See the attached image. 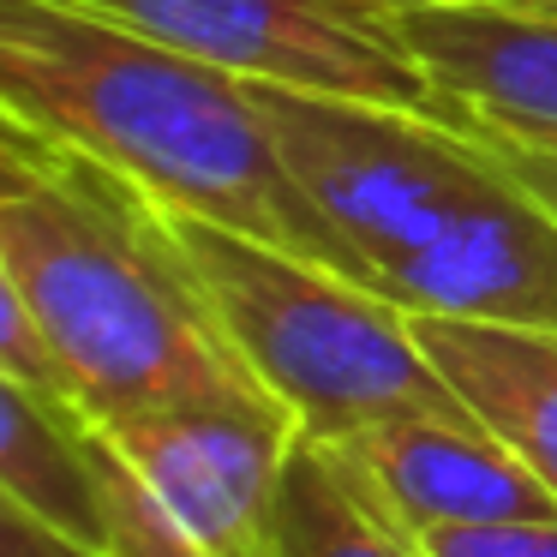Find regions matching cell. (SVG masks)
<instances>
[{
  "label": "cell",
  "instance_id": "cell-12",
  "mask_svg": "<svg viewBox=\"0 0 557 557\" xmlns=\"http://www.w3.org/2000/svg\"><path fill=\"white\" fill-rule=\"evenodd\" d=\"M264 557H425V540L384 504L342 444L294 437L270 504Z\"/></svg>",
  "mask_w": 557,
  "mask_h": 557
},
{
  "label": "cell",
  "instance_id": "cell-9",
  "mask_svg": "<svg viewBox=\"0 0 557 557\" xmlns=\"http://www.w3.org/2000/svg\"><path fill=\"white\" fill-rule=\"evenodd\" d=\"M366 480L384 492V504L413 533L461 528V521H516V516H557V497L540 473L516 456L497 432H485L473 413H413L348 437Z\"/></svg>",
  "mask_w": 557,
  "mask_h": 557
},
{
  "label": "cell",
  "instance_id": "cell-3",
  "mask_svg": "<svg viewBox=\"0 0 557 557\" xmlns=\"http://www.w3.org/2000/svg\"><path fill=\"white\" fill-rule=\"evenodd\" d=\"M162 216L222 336L258 389L294 413L300 437L348 444L413 413H468V401L420 348L413 318L366 282L193 210L162 205Z\"/></svg>",
  "mask_w": 557,
  "mask_h": 557
},
{
  "label": "cell",
  "instance_id": "cell-10",
  "mask_svg": "<svg viewBox=\"0 0 557 557\" xmlns=\"http://www.w3.org/2000/svg\"><path fill=\"white\" fill-rule=\"evenodd\" d=\"M413 336L473 420L504 437L557 497V330L413 318Z\"/></svg>",
  "mask_w": 557,
  "mask_h": 557
},
{
  "label": "cell",
  "instance_id": "cell-2",
  "mask_svg": "<svg viewBox=\"0 0 557 557\" xmlns=\"http://www.w3.org/2000/svg\"><path fill=\"white\" fill-rule=\"evenodd\" d=\"M0 114L121 169L157 205L342 270L348 252L288 174L252 85L73 0H0Z\"/></svg>",
  "mask_w": 557,
  "mask_h": 557
},
{
  "label": "cell",
  "instance_id": "cell-8",
  "mask_svg": "<svg viewBox=\"0 0 557 557\" xmlns=\"http://www.w3.org/2000/svg\"><path fill=\"white\" fill-rule=\"evenodd\" d=\"M384 18L461 114L557 133V13L521 0H384Z\"/></svg>",
  "mask_w": 557,
  "mask_h": 557
},
{
  "label": "cell",
  "instance_id": "cell-1",
  "mask_svg": "<svg viewBox=\"0 0 557 557\" xmlns=\"http://www.w3.org/2000/svg\"><path fill=\"white\" fill-rule=\"evenodd\" d=\"M0 288L30 306L97 425L258 389L157 198L18 114H0Z\"/></svg>",
  "mask_w": 557,
  "mask_h": 557
},
{
  "label": "cell",
  "instance_id": "cell-6",
  "mask_svg": "<svg viewBox=\"0 0 557 557\" xmlns=\"http://www.w3.org/2000/svg\"><path fill=\"white\" fill-rule=\"evenodd\" d=\"M102 432L205 557H264L270 504L300 437L288 408L252 389L145 408Z\"/></svg>",
  "mask_w": 557,
  "mask_h": 557
},
{
  "label": "cell",
  "instance_id": "cell-17",
  "mask_svg": "<svg viewBox=\"0 0 557 557\" xmlns=\"http://www.w3.org/2000/svg\"><path fill=\"white\" fill-rule=\"evenodd\" d=\"M521 7H540V13H557V0H521Z\"/></svg>",
  "mask_w": 557,
  "mask_h": 557
},
{
  "label": "cell",
  "instance_id": "cell-14",
  "mask_svg": "<svg viewBox=\"0 0 557 557\" xmlns=\"http://www.w3.org/2000/svg\"><path fill=\"white\" fill-rule=\"evenodd\" d=\"M461 133L473 138V145H485L497 162H504L509 174H516L521 186H528L540 205H552L557 210V150H545V145H533V138H521V133H509V126H492V121H480V114H468L461 121Z\"/></svg>",
  "mask_w": 557,
  "mask_h": 557
},
{
  "label": "cell",
  "instance_id": "cell-7",
  "mask_svg": "<svg viewBox=\"0 0 557 557\" xmlns=\"http://www.w3.org/2000/svg\"><path fill=\"white\" fill-rule=\"evenodd\" d=\"M377 294L408 318L557 330V210L497 162V181L473 193L413 258H401Z\"/></svg>",
  "mask_w": 557,
  "mask_h": 557
},
{
  "label": "cell",
  "instance_id": "cell-4",
  "mask_svg": "<svg viewBox=\"0 0 557 557\" xmlns=\"http://www.w3.org/2000/svg\"><path fill=\"white\" fill-rule=\"evenodd\" d=\"M270 121L288 174L348 252V276L384 288L473 193L497 181V162L461 126L354 97H318L246 78Z\"/></svg>",
  "mask_w": 557,
  "mask_h": 557
},
{
  "label": "cell",
  "instance_id": "cell-15",
  "mask_svg": "<svg viewBox=\"0 0 557 557\" xmlns=\"http://www.w3.org/2000/svg\"><path fill=\"white\" fill-rule=\"evenodd\" d=\"M0 557H90V552H78V545L61 540V533H49L30 516L7 509V516H0Z\"/></svg>",
  "mask_w": 557,
  "mask_h": 557
},
{
  "label": "cell",
  "instance_id": "cell-13",
  "mask_svg": "<svg viewBox=\"0 0 557 557\" xmlns=\"http://www.w3.org/2000/svg\"><path fill=\"white\" fill-rule=\"evenodd\" d=\"M420 540L425 557H557V516L461 521V528H432Z\"/></svg>",
  "mask_w": 557,
  "mask_h": 557
},
{
  "label": "cell",
  "instance_id": "cell-11",
  "mask_svg": "<svg viewBox=\"0 0 557 557\" xmlns=\"http://www.w3.org/2000/svg\"><path fill=\"white\" fill-rule=\"evenodd\" d=\"M0 492L7 509L61 533L90 557H109V497L97 468V425L66 401L0 377Z\"/></svg>",
  "mask_w": 557,
  "mask_h": 557
},
{
  "label": "cell",
  "instance_id": "cell-5",
  "mask_svg": "<svg viewBox=\"0 0 557 557\" xmlns=\"http://www.w3.org/2000/svg\"><path fill=\"white\" fill-rule=\"evenodd\" d=\"M150 42L318 97H354L461 126L468 114L432 85L389 30L384 0H73Z\"/></svg>",
  "mask_w": 557,
  "mask_h": 557
},
{
  "label": "cell",
  "instance_id": "cell-16",
  "mask_svg": "<svg viewBox=\"0 0 557 557\" xmlns=\"http://www.w3.org/2000/svg\"><path fill=\"white\" fill-rule=\"evenodd\" d=\"M521 138H533V145H545V150H557V133H521Z\"/></svg>",
  "mask_w": 557,
  "mask_h": 557
}]
</instances>
